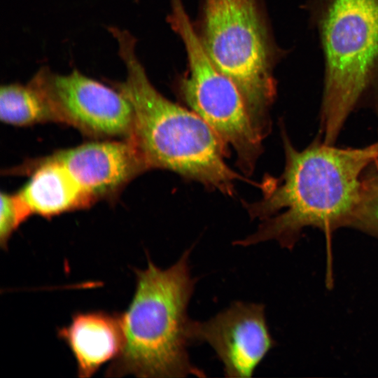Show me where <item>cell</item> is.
<instances>
[{"mask_svg": "<svg viewBox=\"0 0 378 378\" xmlns=\"http://www.w3.org/2000/svg\"><path fill=\"white\" fill-rule=\"evenodd\" d=\"M57 336L68 346L80 377H90L120 354L124 333L120 314L104 311L76 312Z\"/></svg>", "mask_w": 378, "mask_h": 378, "instance_id": "10", "label": "cell"}, {"mask_svg": "<svg viewBox=\"0 0 378 378\" xmlns=\"http://www.w3.org/2000/svg\"><path fill=\"white\" fill-rule=\"evenodd\" d=\"M0 119L21 127L56 122L46 98L30 80L26 85L10 83L1 87Z\"/></svg>", "mask_w": 378, "mask_h": 378, "instance_id": "12", "label": "cell"}, {"mask_svg": "<svg viewBox=\"0 0 378 378\" xmlns=\"http://www.w3.org/2000/svg\"><path fill=\"white\" fill-rule=\"evenodd\" d=\"M31 215L18 193L1 192L0 245L3 248H6L12 234Z\"/></svg>", "mask_w": 378, "mask_h": 378, "instance_id": "13", "label": "cell"}, {"mask_svg": "<svg viewBox=\"0 0 378 378\" xmlns=\"http://www.w3.org/2000/svg\"><path fill=\"white\" fill-rule=\"evenodd\" d=\"M48 158L64 166L95 202L113 199L148 170L130 139L88 142Z\"/></svg>", "mask_w": 378, "mask_h": 378, "instance_id": "9", "label": "cell"}, {"mask_svg": "<svg viewBox=\"0 0 378 378\" xmlns=\"http://www.w3.org/2000/svg\"><path fill=\"white\" fill-rule=\"evenodd\" d=\"M126 77L111 82L130 102L133 125L130 139L148 170L162 169L232 196L235 182L244 180L226 163L228 147L196 113L172 102L153 85L127 30L110 27Z\"/></svg>", "mask_w": 378, "mask_h": 378, "instance_id": "2", "label": "cell"}, {"mask_svg": "<svg viewBox=\"0 0 378 378\" xmlns=\"http://www.w3.org/2000/svg\"><path fill=\"white\" fill-rule=\"evenodd\" d=\"M188 333L191 344L212 348L230 378L251 377L274 345L260 303L234 301L205 321L191 319Z\"/></svg>", "mask_w": 378, "mask_h": 378, "instance_id": "8", "label": "cell"}, {"mask_svg": "<svg viewBox=\"0 0 378 378\" xmlns=\"http://www.w3.org/2000/svg\"><path fill=\"white\" fill-rule=\"evenodd\" d=\"M30 81L49 104L56 122L71 125L94 138H130L133 110L128 99L77 69L67 74L43 66Z\"/></svg>", "mask_w": 378, "mask_h": 378, "instance_id": "7", "label": "cell"}, {"mask_svg": "<svg viewBox=\"0 0 378 378\" xmlns=\"http://www.w3.org/2000/svg\"><path fill=\"white\" fill-rule=\"evenodd\" d=\"M168 22L187 55L188 69L179 81L181 96L234 149L237 166L251 175L262 153L263 139L254 127L239 90L210 59L181 0L172 2Z\"/></svg>", "mask_w": 378, "mask_h": 378, "instance_id": "6", "label": "cell"}, {"mask_svg": "<svg viewBox=\"0 0 378 378\" xmlns=\"http://www.w3.org/2000/svg\"><path fill=\"white\" fill-rule=\"evenodd\" d=\"M13 171L30 174L18 193L32 214L51 218L96 202L64 166L48 156Z\"/></svg>", "mask_w": 378, "mask_h": 378, "instance_id": "11", "label": "cell"}, {"mask_svg": "<svg viewBox=\"0 0 378 378\" xmlns=\"http://www.w3.org/2000/svg\"><path fill=\"white\" fill-rule=\"evenodd\" d=\"M378 176V165L377 166L376 170L373 172Z\"/></svg>", "mask_w": 378, "mask_h": 378, "instance_id": "15", "label": "cell"}, {"mask_svg": "<svg viewBox=\"0 0 378 378\" xmlns=\"http://www.w3.org/2000/svg\"><path fill=\"white\" fill-rule=\"evenodd\" d=\"M353 227L378 237V176L364 179L360 201Z\"/></svg>", "mask_w": 378, "mask_h": 378, "instance_id": "14", "label": "cell"}, {"mask_svg": "<svg viewBox=\"0 0 378 378\" xmlns=\"http://www.w3.org/2000/svg\"><path fill=\"white\" fill-rule=\"evenodd\" d=\"M321 132L334 145L351 113L378 87V0H326Z\"/></svg>", "mask_w": 378, "mask_h": 378, "instance_id": "5", "label": "cell"}, {"mask_svg": "<svg viewBox=\"0 0 378 378\" xmlns=\"http://www.w3.org/2000/svg\"><path fill=\"white\" fill-rule=\"evenodd\" d=\"M197 33L213 64L239 90L264 139L272 127L278 55L262 0H204Z\"/></svg>", "mask_w": 378, "mask_h": 378, "instance_id": "4", "label": "cell"}, {"mask_svg": "<svg viewBox=\"0 0 378 378\" xmlns=\"http://www.w3.org/2000/svg\"><path fill=\"white\" fill-rule=\"evenodd\" d=\"M191 248L172 265L161 269L148 260L135 270L136 286L126 310L120 314L124 344L106 370L107 377H204L188 351L191 319L188 307L197 279L189 264Z\"/></svg>", "mask_w": 378, "mask_h": 378, "instance_id": "3", "label": "cell"}, {"mask_svg": "<svg viewBox=\"0 0 378 378\" xmlns=\"http://www.w3.org/2000/svg\"><path fill=\"white\" fill-rule=\"evenodd\" d=\"M285 166L279 177L264 178L262 197L244 202L258 230L234 245L248 246L274 240L291 248L302 230L325 232L353 227L363 187V172L378 160V139L363 148H341L314 142L299 150L282 131Z\"/></svg>", "mask_w": 378, "mask_h": 378, "instance_id": "1", "label": "cell"}]
</instances>
